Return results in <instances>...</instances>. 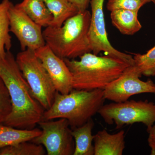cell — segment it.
<instances>
[{"instance_id":"obj_1","label":"cell","mask_w":155,"mask_h":155,"mask_svg":"<svg viewBox=\"0 0 155 155\" xmlns=\"http://www.w3.org/2000/svg\"><path fill=\"white\" fill-rule=\"evenodd\" d=\"M0 76L11 97L12 110L5 125L22 129H32L43 121L45 111L34 97L11 51L0 59Z\"/></svg>"},{"instance_id":"obj_2","label":"cell","mask_w":155,"mask_h":155,"mask_svg":"<svg viewBox=\"0 0 155 155\" xmlns=\"http://www.w3.org/2000/svg\"><path fill=\"white\" fill-rule=\"evenodd\" d=\"M79 58L64 59L72 75V87L76 90H104L130 66L119 59L91 52Z\"/></svg>"},{"instance_id":"obj_3","label":"cell","mask_w":155,"mask_h":155,"mask_svg":"<svg viewBox=\"0 0 155 155\" xmlns=\"http://www.w3.org/2000/svg\"><path fill=\"white\" fill-rule=\"evenodd\" d=\"M91 13L79 11L60 27L48 26L43 31L46 45L62 59H75L91 52L88 32Z\"/></svg>"},{"instance_id":"obj_4","label":"cell","mask_w":155,"mask_h":155,"mask_svg":"<svg viewBox=\"0 0 155 155\" xmlns=\"http://www.w3.org/2000/svg\"><path fill=\"white\" fill-rule=\"evenodd\" d=\"M105 100L102 89H73L67 94L57 91L51 107L45 111L43 121L65 119L71 129L80 127L98 113Z\"/></svg>"},{"instance_id":"obj_5","label":"cell","mask_w":155,"mask_h":155,"mask_svg":"<svg viewBox=\"0 0 155 155\" xmlns=\"http://www.w3.org/2000/svg\"><path fill=\"white\" fill-rule=\"evenodd\" d=\"M16 61L34 97L45 110H48L54 102L57 91L35 51L30 49L22 51L17 54Z\"/></svg>"},{"instance_id":"obj_6","label":"cell","mask_w":155,"mask_h":155,"mask_svg":"<svg viewBox=\"0 0 155 155\" xmlns=\"http://www.w3.org/2000/svg\"><path fill=\"white\" fill-rule=\"evenodd\" d=\"M98 114L107 124H115L116 129L125 125L142 123L147 130L155 122V104L147 100L111 103L103 105Z\"/></svg>"},{"instance_id":"obj_7","label":"cell","mask_w":155,"mask_h":155,"mask_svg":"<svg viewBox=\"0 0 155 155\" xmlns=\"http://www.w3.org/2000/svg\"><path fill=\"white\" fill-rule=\"evenodd\" d=\"M38 125L41 134L31 141L44 146L48 155H73L75 141L67 119L42 121Z\"/></svg>"},{"instance_id":"obj_8","label":"cell","mask_w":155,"mask_h":155,"mask_svg":"<svg viewBox=\"0 0 155 155\" xmlns=\"http://www.w3.org/2000/svg\"><path fill=\"white\" fill-rule=\"evenodd\" d=\"M104 0H90L91 9L88 37L91 52L96 55L104 52L107 56L134 66L133 56L116 49L108 40L104 11Z\"/></svg>"},{"instance_id":"obj_9","label":"cell","mask_w":155,"mask_h":155,"mask_svg":"<svg viewBox=\"0 0 155 155\" xmlns=\"http://www.w3.org/2000/svg\"><path fill=\"white\" fill-rule=\"evenodd\" d=\"M142 75L134 65L129 66L103 90L104 98L114 102H122L135 95L155 94V84L150 79L147 81L140 80Z\"/></svg>"},{"instance_id":"obj_10","label":"cell","mask_w":155,"mask_h":155,"mask_svg":"<svg viewBox=\"0 0 155 155\" xmlns=\"http://www.w3.org/2000/svg\"><path fill=\"white\" fill-rule=\"evenodd\" d=\"M10 31L19 41L22 51H35L46 45L42 26L31 19L15 5L8 11Z\"/></svg>"},{"instance_id":"obj_11","label":"cell","mask_w":155,"mask_h":155,"mask_svg":"<svg viewBox=\"0 0 155 155\" xmlns=\"http://www.w3.org/2000/svg\"><path fill=\"white\" fill-rule=\"evenodd\" d=\"M52 81L56 91L67 94L73 89L72 76L64 59L56 55L47 45L35 51Z\"/></svg>"},{"instance_id":"obj_12","label":"cell","mask_w":155,"mask_h":155,"mask_svg":"<svg viewBox=\"0 0 155 155\" xmlns=\"http://www.w3.org/2000/svg\"><path fill=\"white\" fill-rule=\"evenodd\" d=\"M94 155H122L125 147V131L111 134L103 129L94 135Z\"/></svg>"},{"instance_id":"obj_13","label":"cell","mask_w":155,"mask_h":155,"mask_svg":"<svg viewBox=\"0 0 155 155\" xmlns=\"http://www.w3.org/2000/svg\"><path fill=\"white\" fill-rule=\"evenodd\" d=\"M39 128L22 129L0 124V149L15 145L25 141H31L41 133Z\"/></svg>"},{"instance_id":"obj_14","label":"cell","mask_w":155,"mask_h":155,"mask_svg":"<svg viewBox=\"0 0 155 155\" xmlns=\"http://www.w3.org/2000/svg\"><path fill=\"white\" fill-rule=\"evenodd\" d=\"M138 13L136 11L123 9L111 11L112 24L122 34L133 35L142 28L138 19Z\"/></svg>"},{"instance_id":"obj_15","label":"cell","mask_w":155,"mask_h":155,"mask_svg":"<svg viewBox=\"0 0 155 155\" xmlns=\"http://www.w3.org/2000/svg\"><path fill=\"white\" fill-rule=\"evenodd\" d=\"M94 125L92 119L82 126L71 129L75 143L73 155H94V135L92 133Z\"/></svg>"},{"instance_id":"obj_16","label":"cell","mask_w":155,"mask_h":155,"mask_svg":"<svg viewBox=\"0 0 155 155\" xmlns=\"http://www.w3.org/2000/svg\"><path fill=\"white\" fill-rule=\"evenodd\" d=\"M15 5L42 27L51 25L52 15L43 0H23Z\"/></svg>"},{"instance_id":"obj_17","label":"cell","mask_w":155,"mask_h":155,"mask_svg":"<svg viewBox=\"0 0 155 155\" xmlns=\"http://www.w3.org/2000/svg\"><path fill=\"white\" fill-rule=\"evenodd\" d=\"M53 19L49 26L60 27L67 19L79 12L69 0H43Z\"/></svg>"},{"instance_id":"obj_18","label":"cell","mask_w":155,"mask_h":155,"mask_svg":"<svg viewBox=\"0 0 155 155\" xmlns=\"http://www.w3.org/2000/svg\"><path fill=\"white\" fill-rule=\"evenodd\" d=\"M12 4L10 0H3L0 3V59L5 58L12 47L8 15Z\"/></svg>"},{"instance_id":"obj_19","label":"cell","mask_w":155,"mask_h":155,"mask_svg":"<svg viewBox=\"0 0 155 155\" xmlns=\"http://www.w3.org/2000/svg\"><path fill=\"white\" fill-rule=\"evenodd\" d=\"M46 151L42 145L25 141L0 149V155H44Z\"/></svg>"},{"instance_id":"obj_20","label":"cell","mask_w":155,"mask_h":155,"mask_svg":"<svg viewBox=\"0 0 155 155\" xmlns=\"http://www.w3.org/2000/svg\"><path fill=\"white\" fill-rule=\"evenodd\" d=\"M134 66L142 75L155 76V46L146 54H134Z\"/></svg>"},{"instance_id":"obj_21","label":"cell","mask_w":155,"mask_h":155,"mask_svg":"<svg viewBox=\"0 0 155 155\" xmlns=\"http://www.w3.org/2000/svg\"><path fill=\"white\" fill-rule=\"evenodd\" d=\"M150 2L151 0H108L107 8L110 12L123 9L138 12L143 6Z\"/></svg>"},{"instance_id":"obj_22","label":"cell","mask_w":155,"mask_h":155,"mask_svg":"<svg viewBox=\"0 0 155 155\" xmlns=\"http://www.w3.org/2000/svg\"><path fill=\"white\" fill-rule=\"evenodd\" d=\"M11 110V97L7 87L0 76V124H4Z\"/></svg>"},{"instance_id":"obj_23","label":"cell","mask_w":155,"mask_h":155,"mask_svg":"<svg viewBox=\"0 0 155 155\" xmlns=\"http://www.w3.org/2000/svg\"><path fill=\"white\" fill-rule=\"evenodd\" d=\"M148 133V143L151 149V155H155V125L147 130Z\"/></svg>"},{"instance_id":"obj_24","label":"cell","mask_w":155,"mask_h":155,"mask_svg":"<svg viewBox=\"0 0 155 155\" xmlns=\"http://www.w3.org/2000/svg\"><path fill=\"white\" fill-rule=\"evenodd\" d=\"M77 8L79 11L87 10L89 5L90 0H69Z\"/></svg>"},{"instance_id":"obj_25","label":"cell","mask_w":155,"mask_h":155,"mask_svg":"<svg viewBox=\"0 0 155 155\" xmlns=\"http://www.w3.org/2000/svg\"><path fill=\"white\" fill-rule=\"evenodd\" d=\"M151 2H153L155 5V0H151Z\"/></svg>"}]
</instances>
